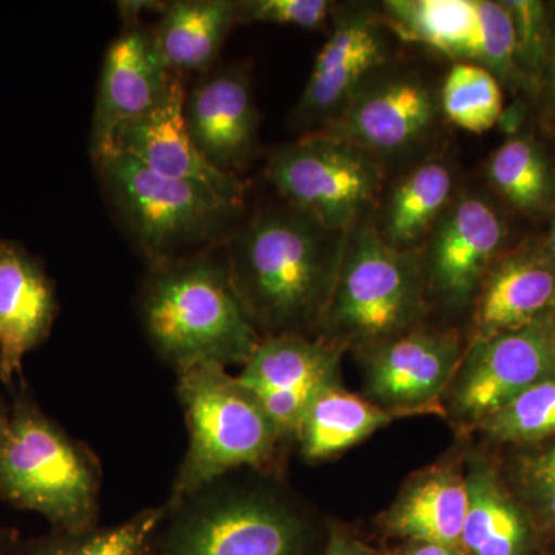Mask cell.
Returning <instances> with one entry per match:
<instances>
[{
	"label": "cell",
	"mask_w": 555,
	"mask_h": 555,
	"mask_svg": "<svg viewBox=\"0 0 555 555\" xmlns=\"http://www.w3.org/2000/svg\"><path fill=\"white\" fill-rule=\"evenodd\" d=\"M346 235L286 204L258 211L230 236V281L262 338L320 335Z\"/></svg>",
	"instance_id": "6da1fadb"
},
{
	"label": "cell",
	"mask_w": 555,
	"mask_h": 555,
	"mask_svg": "<svg viewBox=\"0 0 555 555\" xmlns=\"http://www.w3.org/2000/svg\"><path fill=\"white\" fill-rule=\"evenodd\" d=\"M137 302L149 345L177 374L198 364L244 366L262 341L233 288L225 257L210 248L149 269Z\"/></svg>",
	"instance_id": "7a4b0ae2"
},
{
	"label": "cell",
	"mask_w": 555,
	"mask_h": 555,
	"mask_svg": "<svg viewBox=\"0 0 555 555\" xmlns=\"http://www.w3.org/2000/svg\"><path fill=\"white\" fill-rule=\"evenodd\" d=\"M268 474L235 470L163 503L149 555H306L308 516Z\"/></svg>",
	"instance_id": "3957f363"
},
{
	"label": "cell",
	"mask_w": 555,
	"mask_h": 555,
	"mask_svg": "<svg viewBox=\"0 0 555 555\" xmlns=\"http://www.w3.org/2000/svg\"><path fill=\"white\" fill-rule=\"evenodd\" d=\"M0 447V499L33 511L51 529L80 532L100 521L102 466L86 443L39 406L20 377Z\"/></svg>",
	"instance_id": "277c9868"
},
{
	"label": "cell",
	"mask_w": 555,
	"mask_h": 555,
	"mask_svg": "<svg viewBox=\"0 0 555 555\" xmlns=\"http://www.w3.org/2000/svg\"><path fill=\"white\" fill-rule=\"evenodd\" d=\"M177 378L189 447L167 503L235 470L276 473L287 444L238 378L217 364L185 369Z\"/></svg>",
	"instance_id": "5b68a950"
},
{
	"label": "cell",
	"mask_w": 555,
	"mask_h": 555,
	"mask_svg": "<svg viewBox=\"0 0 555 555\" xmlns=\"http://www.w3.org/2000/svg\"><path fill=\"white\" fill-rule=\"evenodd\" d=\"M94 163L113 210L149 269L207 250L241 210L206 185L164 177L116 150Z\"/></svg>",
	"instance_id": "8992f818"
},
{
	"label": "cell",
	"mask_w": 555,
	"mask_h": 555,
	"mask_svg": "<svg viewBox=\"0 0 555 555\" xmlns=\"http://www.w3.org/2000/svg\"><path fill=\"white\" fill-rule=\"evenodd\" d=\"M426 280L416 251L383 241L374 222L347 232L320 335L361 349L406 334L425 313Z\"/></svg>",
	"instance_id": "52a82bcc"
},
{
	"label": "cell",
	"mask_w": 555,
	"mask_h": 555,
	"mask_svg": "<svg viewBox=\"0 0 555 555\" xmlns=\"http://www.w3.org/2000/svg\"><path fill=\"white\" fill-rule=\"evenodd\" d=\"M266 175L287 204L339 233L367 221L385 182L382 159L323 131L273 150Z\"/></svg>",
	"instance_id": "ba28073f"
},
{
	"label": "cell",
	"mask_w": 555,
	"mask_h": 555,
	"mask_svg": "<svg viewBox=\"0 0 555 555\" xmlns=\"http://www.w3.org/2000/svg\"><path fill=\"white\" fill-rule=\"evenodd\" d=\"M383 24L404 42L425 47L452 64L480 65L511 89L526 87L516 61L513 21L492 0H389Z\"/></svg>",
	"instance_id": "9c48e42d"
},
{
	"label": "cell",
	"mask_w": 555,
	"mask_h": 555,
	"mask_svg": "<svg viewBox=\"0 0 555 555\" xmlns=\"http://www.w3.org/2000/svg\"><path fill=\"white\" fill-rule=\"evenodd\" d=\"M545 320L469 343L449 386L456 422L480 427L535 383L554 377Z\"/></svg>",
	"instance_id": "30bf717a"
},
{
	"label": "cell",
	"mask_w": 555,
	"mask_h": 555,
	"mask_svg": "<svg viewBox=\"0 0 555 555\" xmlns=\"http://www.w3.org/2000/svg\"><path fill=\"white\" fill-rule=\"evenodd\" d=\"M438 90L412 72H378L326 124L323 133L382 159L425 142L441 118Z\"/></svg>",
	"instance_id": "8fae6325"
},
{
	"label": "cell",
	"mask_w": 555,
	"mask_h": 555,
	"mask_svg": "<svg viewBox=\"0 0 555 555\" xmlns=\"http://www.w3.org/2000/svg\"><path fill=\"white\" fill-rule=\"evenodd\" d=\"M363 352L367 400L409 416L438 412L465 349L455 332L415 327Z\"/></svg>",
	"instance_id": "7c38bea8"
},
{
	"label": "cell",
	"mask_w": 555,
	"mask_h": 555,
	"mask_svg": "<svg viewBox=\"0 0 555 555\" xmlns=\"http://www.w3.org/2000/svg\"><path fill=\"white\" fill-rule=\"evenodd\" d=\"M345 347L323 337L283 335L262 338L236 378L254 393L284 443L295 434L315 398L339 385Z\"/></svg>",
	"instance_id": "4fadbf2b"
},
{
	"label": "cell",
	"mask_w": 555,
	"mask_h": 555,
	"mask_svg": "<svg viewBox=\"0 0 555 555\" xmlns=\"http://www.w3.org/2000/svg\"><path fill=\"white\" fill-rule=\"evenodd\" d=\"M506 243L507 225L500 211L483 196H460L426 241V287L448 308H465L505 254Z\"/></svg>",
	"instance_id": "5bb4252c"
},
{
	"label": "cell",
	"mask_w": 555,
	"mask_h": 555,
	"mask_svg": "<svg viewBox=\"0 0 555 555\" xmlns=\"http://www.w3.org/2000/svg\"><path fill=\"white\" fill-rule=\"evenodd\" d=\"M387 28L372 11L338 10L334 30L313 62L308 83L295 107V126L312 133L339 115L372 76L385 67Z\"/></svg>",
	"instance_id": "9a60e30c"
},
{
	"label": "cell",
	"mask_w": 555,
	"mask_h": 555,
	"mask_svg": "<svg viewBox=\"0 0 555 555\" xmlns=\"http://www.w3.org/2000/svg\"><path fill=\"white\" fill-rule=\"evenodd\" d=\"M175 76L160 56L153 30L124 28L109 43L102 65L93 127V159L112 147L116 131L158 107L169 93Z\"/></svg>",
	"instance_id": "2e32d148"
},
{
	"label": "cell",
	"mask_w": 555,
	"mask_h": 555,
	"mask_svg": "<svg viewBox=\"0 0 555 555\" xmlns=\"http://www.w3.org/2000/svg\"><path fill=\"white\" fill-rule=\"evenodd\" d=\"M184 116L204 158L238 177L257 150L259 115L247 65H228L203 75L185 94Z\"/></svg>",
	"instance_id": "e0dca14e"
},
{
	"label": "cell",
	"mask_w": 555,
	"mask_h": 555,
	"mask_svg": "<svg viewBox=\"0 0 555 555\" xmlns=\"http://www.w3.org/2000/svg\"><path fill=\"white\" fill-rule=\"evenodd\" d=\"M185 94L182 78L175 76L169 93L158 107L120 127L108 150L133 156L164 177L198 182L243 207L246 196L243 181L211 166L196 147L185 122Z\"/></svg>",
	"instance_id": "ac0fdd59"
},
{
	"label": "cell",
	"mask_w": 555,
	"mask_h": 555,
	"mask_svg": "<svg viewBox=\"0 0 555 555\" xmlns=\"http://www.w3.org/2000/svg\"><path fill=\"white\" fill-rule=\"evenodd\" d=\"M60 313L56 286L42 259L0 240V382L22 377L24 358L49 339Z\"/></svg>",
	"instance_id": "d6986e66"
},
{
	"label": "cell",
	"mask_w": 555,
	"mask_h": 555,
	"mask_svg": "<svg viewBox=\"0 0 555 555\" xmlns=\"http://www.w3.org/2000/svg\"><path fill=\"white\" fill-rule=\"evenodd\" d=\"M470 343L518 331L555 312V264L543 243L505 251L474 299Z\"/></svg>",
	"instance_id": "ffe728a7"
},
{
	"label": "cell",
	"mask_w": 555,
	"mask_h": 555,
	"mask_svg": "<svg viewBox=\"0 0 555 555\" xmlns=\"http://www.w3.org/2000/svg\"><path fill=\"white\" fill-rule=\"evenodd\" d=\"M465 477L469 505L460 547L467 555H537L539 529L496 467L474 459Z\"/></svg>",
	"instance_id": "44dd1931"
},
{
	"label": "cell",
	"mask_w": 555,
	"mask_h": 555,
	"mask_svg": "<svg viewBox=\"0 0 555 555\" xmlns=\"http://www.w3.org/2000/svg\"><path fill=\"white\" fill-rule=\"evenodd\" d=\"M467 505L465 474L454 465L430 466L408 481L383 514L382 528L401 542L460 547Z\"/></svg>",
	"instance_id": "7402d4cb"
},
{
	"label": "cell",
	"mask_w": 555,
	"mask_h": 555,
	"mask_svg": "<svg viewBox=\"0 0 555 555\" xmlns=\"http://www.w3.org/2000/svg\"><path fill=\"white\" fill-rule=\"evenodd\" d=\"M236 11V0L167 2L153 36L171 75L211 72L230 30L238 24Z\"/></svg>",
	"instance_id": "603a6c76"
},
{
	"label": "cell",
	"mask_w": 555,
	"mask_h": 555,
	"mask_svg": "<svg viewBox=\"0 0 555 555\" xmlns=\"http://www.w3.org/2000/svg\"><path fill=\"white\" fill-rule=\"evenodd\" d=\"M455 178L444 160L429 159L390 189L375 229L398 250L416 251L454 201Z\"/></svg>",
	"instance_id": "cb8c5ba5"
},
{
	"label": "cell",
	"mask_w": 555,
	"mask_h": 555,
	"mask_svg": "<svg viewBox=\"0 0 555 555\" xmlns=\"http://www.w3.org/2000/svg\"><path fill=\"white\" fill-rule=\"evenodd\" d=\"M393 418H398L393 412L335 385L310 404L295 441L306 462H324L374 436Z\"/></svg>",
	"instance_id": "d4e9b609"
},
{
	"label": "cell",
	"mask_w": 555,
	"mask_h": 555,
	"mask_svg": "<svg viewBox=\"0 0 555 555\" xmlns=\"http://www.w3.org/2000/svg\"><path fill=\"white\" fill-rule=\"evenodd\" d=\"M488 179L500 196L526 215L555 207V173L542 147L531 137L507 138L492 153Z\"/></svg>",
	"instance_id": "484cf974"
},
{
	"label": "cell",
	"mask_w": 555,
	"mask_h": 555,
	"mask_svg": "<svg viewBox=\"0 0 555 555\" xmlns=\"http://www.w3.org/2000/svg\"><path fill=\"white\" fill-rule=\"evenodd\" d=\"M164 506L145 507L129 520L80 532L54 531L22 542L21 555H149Z\"/></svg>",
	"instance_id": "4316f807"
},
{
	"label": "cell",
	"mask_w": 555,
	"mask_h": 555,
	"mask_svg": "<svg viewBox=\"0 0 555 555\" xmlns=\"http://www.w3.org/2000/svg\"><path fill=\"white\" fill-rule=\"evenodd\" d=\"M438 98L443 118L469 133H485L503 118L502 83L480 65L452 64Z\"/></svg>",
	"instance_id": "83f0119b"
},
{
	"label": "cell",
	"mask_w": 555,
	"mask_h": 555,
	"mask_svg": "<svg viewBox=\"0 0 555 555\" xmlns=\"http://www.w3.org/2000/svg\"><path fill=\"white\" fill-rule=\"evenodd\" d=\"M499 443L535 447L555 438V375L526 389L480 426Z\"/></svg>",
	"instance_id": "f1b7e54d"
},
{
	"label": "cell",
	"mask_w": 555,
	"mask_h": 555,
	"mask_svg": "<svg viewBox=\"0 0 555 555\" xmlns=\"http://www.w3.org/2000/svg\"><path fill=\"white\" fill-rule=\"evenodd\" d=\"M513 489L540 534L555 537V438L529 447L513 467Z\"/></svg>",
	"instance_id": "f546056e"
},
{
	"label": "cell",
	"mask_w": 555,
	"mask_h": 555,
	"mask_svg": "<svg viewBox=\"0 0 555 555\" xmlns=\"http://www.w3.org/2000/svg\"><path fill=\"white\" fill-rule=\"evenodd\" d=\"M513 21L516 61L526 87L539 89L550 56L553 17L547 7L537 0H503Z\"/></svg>",
	"instance_id": "4dcf8cb0"
},
{
	"label": "cell",
	"mask_w": 555,
	"mask_h": 555,
	"mask_svg": "<svg viewBox=\"0 0 555 555\" xmlns=\"http://www.w3.org/2000/svg\"><path fill=\"white\" fill-rule=\"evenodd\" d=\"M337 7L328 0H241L238 24H275L317 30L334 20Z\"/></svg>",
	"instance_id": "1f68e13d"
},
{
	"label": "cell",
	"mask_w": 555,
	"mask_h": 555,
	"mask_svg": "<svg viewBox=\"0 0 555 555\" xmlns=\"http://www.w3.org/2000/svg\"><path fill=\"white\" fill-rule=\"evenodd\" d=\"M321 555H382L337 525L328 526L326 546Z\"/></svg>",
	"instance_id": "d6a6232c"
},
{
	"label": "cell",
	"mask_w": 555,
	"mask_h": 555,
	"mask_svg": "<svg viewBox=\"0 0 555 555\" xmlns=\"http://www.w3.org/2000/svg\"><path fill=\"white\" fill-rule=\"evenodd\" d=\"M164 9H166V2H156V0H122V2H116V10H118L124 28L139 25V17L142 14L155 13V11L163 13Z\"/></svg>",
	"instance_id": "836d02e7"
},
{
	"label": "cell",
	"mask_w": 555,
	"mask_h": 555,
	"mask_svg": "<svg viewBox=\"0 0 555 555\" xmlns=\"http://www.w3.org/2000/svg\"><path fill=\"white\" fill-rule=\"evenodd\" d=\"M385 555H467L462 547L437 543L403 542Z\"/></svg>",
	"instance_id": "e575fe53"
},
{
	"label": "cell",
	"mask_w": 555,
	"mask_h": 555,
	"mask_svg": "<svg viewBox=\"0 0 555 555\" xmlns=\"http://www.w3.org/2000/svg\"><path fill=\"white\" fill-rule=\"evenodd\" d=\"M545 91V100L551 115L555 119V21L553 20V38H551L550 56H547V64L545 75H543L542 86Z\"/></svg>",
	"instance_id": "d590c367"
},
{
	"label": "cell",
	"mask_w": 555,
	"mask_h": 555,
	"mask_svg": "<svg viewBox=\"0 0 555 555\" xmlns=\"http://www.w3.org/2000/svg\"><path fill=\"white\" fill-rule=\"evenodd\" d=\"M22 542L14 529L0 528V555H21Z\"/></svg>",
	"instance_id": "8d00e7d4"
},
{
	"label": "cell",
	"mask_w": 555,
	"mask_h": 555,
	"mask_svg": "<svg viewBox=\"0 0 555 555\" xmlns=\"http://www.w3.org/2000/svg\"><path fill=\"white\" fill-rule=\"evenodd\" d=\"M2 382H0V447H2L3 437H5L7 426H9L10 403H7L3 396Z\"/></svg>",
	"instance_id": "74e56055"
},
{
	"label": "cell",
	"mask_w": 555,
	"mask_h": 555,
	"mask_svg": "<svg viewBox=\"0 0 555 555\" xmlns=\"http://www.w3.org/2000/svg\"><path fill=\"white\" fill-rule=\"evenodd\" d=\"M547 255L553 259L555 264V207L553 210V219H551L550 232H547L546 240L543 241Z\"/></svg>",
	"instance_id": "f35d334b"
},
{
	"label": "cell",
	"mask_w": 555,
	"mask_h": 555,
	"mask_svg": "<svg viewBox=\"0 0 555 555\" xmlns=\"http://www.w3.org/2000/svg\"><path fill=\"white\" fill-rule=\"evenodd\" d=\"M547 341H550L551 357H553L555 367V312L547 317Z\"/></svg>",
	"instance_id": "ab89813d"
},
{
	"label": "cell",
	"mask_w": 555,
	"mask_h": 555,
	"mask_svg": "<svg viewBox=\"0 0 555 555\" xmlns=\"http://www.w3.org/2000/svg\"><path fill=\"white\" fill-rule=\"evenodd\" d=\"M554 10H555V3H554Z\"/></svg>",
	"instance_id": "60d3db41"
}]
</instances>
